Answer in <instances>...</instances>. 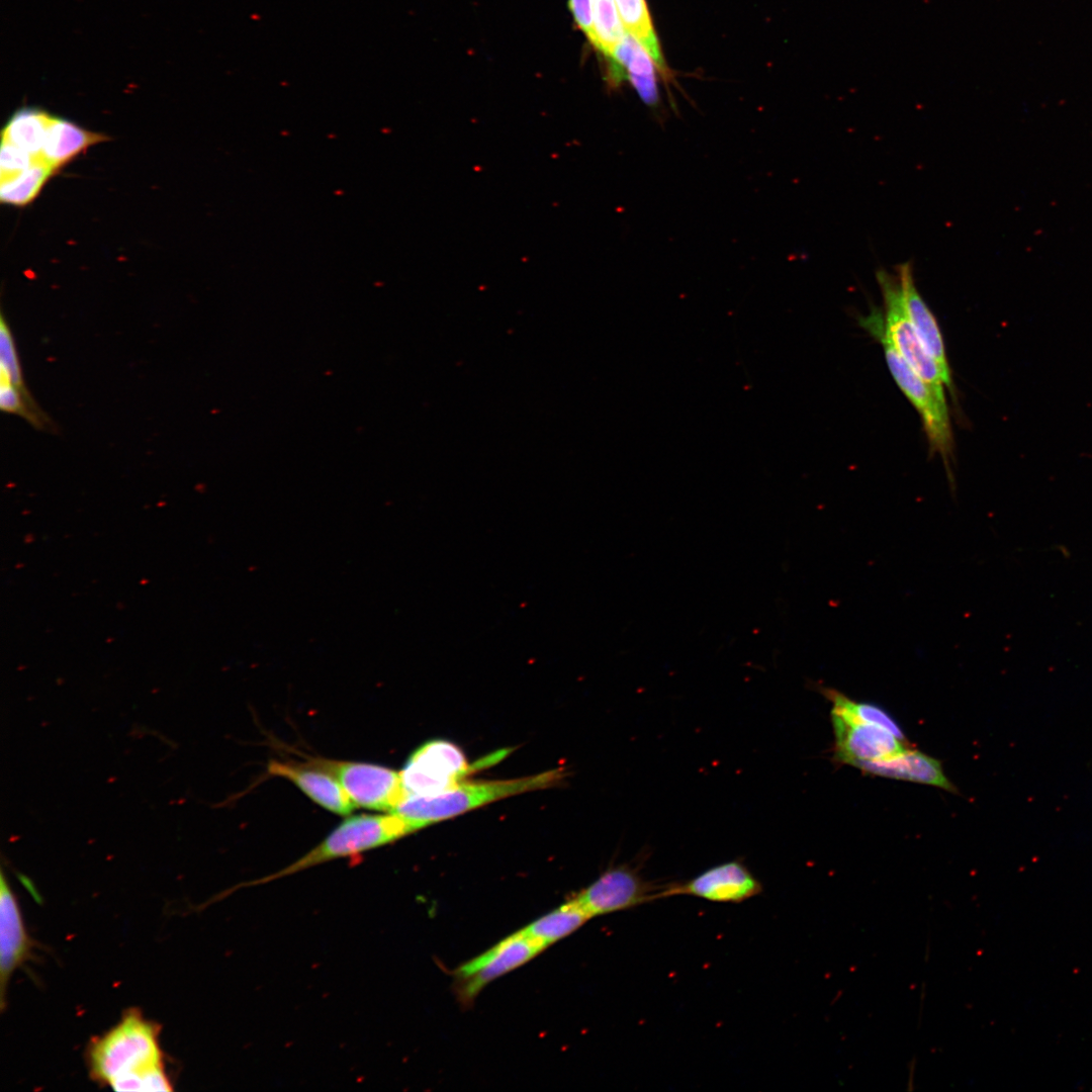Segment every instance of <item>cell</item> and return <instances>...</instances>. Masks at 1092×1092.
I'll list each match as a JSON object with an SVG mask.
<instances>
[{"label":"cell","instance_id":"6da1fadb","mask_svg":"<svg viewBox=\"0 0 1092 1092\" xmlns=\"http://www.w3.org/2000/svg\"><path fill=\"white\" fill-rule=\"evenodd\" d=\"M90 1075L122 1092H167L172 1083L160 1043V1026L138 1010L96 1037L88 1049Z\"/></svg>","mask_w":1092,"mask_h":1092},{"label":"cell","instance_id":"7a4b0ae2","mask_svg":"<svg viewBox=\"0 0 1092 1092\" xmlns=\"http://www.w3.org/2000/svg\"><path fill=\"white\" fill-rule=\"evenodd\" d=\"M563 777L562 770L556 768L519 779L460 782L435 795L410 796L391 813L406 819L420 830L500 799L550 788Z\"/></svg>","mask_w":1092,"mask_h":1092},{"label":"cell","instance_id":"3957f363","mask_svg":"<svg viewBox=\"0 0 1092 1092\" xmlns=\"http://www.w3.org/2000/svg\"><path fill=\"white\" fill-rule=\"evenodd\" d=\"M416 831L417 828L410 821L395 813L352 816L346 818L322 842L290 864L268 876L241 884L236 889L267 884L337 858L354 857Z\"/></svg>","mask_w":1092,"mask_h":1092},{"label":"cell","instance_id":"277c9868","mask_svg":"<svg viewBox=\"0 0 1092 1092\" xmlns=\"http://www.w3.org/2000/svg\"><path fill=\"white\" fill-rule=\"evenodd\" d=\"M881 322L882 312L874 309L860 324L882 344L895 382L920 416L931 452L939 454L949 473L953 441L944 389L931 385L913 371L886 339Z\"/></svg>","mask_w":1092,"mask_h":1092},{"label":"cell","instance_id":"5b68a950","mask_svg":"<svg viewBox=\"0 0 1092 1092\" xmlns=\"http://www.w3.org/2000/svg\"><path fill=\"white\" fill-rule=\"evenodd\" d=\"M542 949L522 930L505 937L479 956L461 964L452 973L458 1002L470 1007L492 981L525 965Z\"/></svg>","mask_w":1092,"mask_h":1092},{"label":"cell","instance_id":"8992f818","mask_svg":"<svg viewBox=\"0 0 1092 1092\" xmlns=\"http://www.w3.org/2000/svg\"><path fill=\"white\" fill-rule=\"evenodd\" d=\"M884 301L882 331L901 358L931 385L944 388L941 371L916 334L904 306L898 276L884 269L877 272Z\"/></svg>","mask_w":1092,"mask_h":1092},{"label":"cell","instance_id":"52a82bcc","mask_svg":"<svg viewBox=\"0 0 1092 1092\" xmlns=\"http://www.w3.org/2000/svg\"><path fill=\"white\" fill-rule=\"evenodd\" d=\"M477 767L456 744L434 739L411 754L400 775L407 797L431 796L456 786Z\"/></svg>","mask_w":1092,"mask_h":1092},{"label":"cell","instance_id":"ba28073f","mask_svg":"<svg viewBox=\"0 0 1092 1092\" xmlns=\"http://www.w3.org/2000/svg\"><path fill=\"white\" fill-rule=\"evenodd\" d=\"M313 761L339 781L356 807L391 813L407 797L400 771L367 762Z\"/></svg>","mask_w":1092,"mask_h":1092},{"label":"cell","instance_id":"9c48e42d","mask_svg":"<svg viewBox=\"0 0 1092 1092\" xmlns=\"http://www.w3.org/2000/svg\"><path fill=\"white\" fill-rule=\"evenodd\" d=\"M663 886L646 881L630 866H618L572 897L590 918L630 909L660 898Z\"/></svg>","mask_w":1092,"mask_h":1092},{"label":"cell","instance_id":"30bf717a","mask_svg":"<svg viewBox=\"0 0 1092 1092\" xmlns=\"http://www.w3.org/2000/svg\"><path fill=\"white\" fill-rule=\"evenodd\" d=\"M762 891L761 883L739 860L726 861L681 883L663 886L660 898L688 895L713 902L739 903Z\"/></svg>","mask_w":1092,"mask_h":1092},{"label":"cell","instance_id":"8fae6325","mask_svg":"<svg viewBox=\"0 0 1092 1092\" xmlns=\"http://www.w3.org/2000/svg\"><path fill=\"white\" fill-rule=\"evenodd\" d=\"M831 722L835 759L841 763L852 765L858 761L878 760L905 749V742L880 726L850 719L833 710Z\"/></svg>","mask_w":1092,"mask_h":1092},{"label":"cell","instance_id":"7c38bea8","mask_svg":"<svg viewBox=\"0 0 1092 1092\" xmlns=\"http://www.w3.org/2000/svg\"><path fill=\"white\" fill-rule=\"evenodd\" d=\"M0 884V1003L4 1010L10 978L30 958L32 941L17 899L3 872Z\"/></svg>","mask_w":1092,"mask_h":1092},{"label":"cell","instance_id":"4fadbf2b","mask_svg":"<svg viewBox=\"0 0 1092 1092\" xmlns=\"http://www.w3.org/2000/svg\"><path fill=\"white\" fill-rule=\"evenodd\" d=\"M268 774L290 781L310 800L326 810L347 816L356 807L339 781L313 760L300 763L271 760Z\"/></svg>","mask_w":1092,"mask_h":1092},{"label":"cell","instance_id":"5bb4252c","mask_svg":"<svg viewBox=\"0 0 1092 1092\" xmlns=\"http://www.w3.org/2000/svg\"><path fill=\"white\" fill-rule=\"evenodd\" d=\"M897 276L900 281L906 313L924 348L938 365L944 385L953 394L952 379L943 338L934 314L916 287L910 262H904L897 267Z\"/></svg>","mask_w":1092,"mask_h":1092},{"label":"cell","instance_id":"9a60e30c","mask_svg":"<svg viewBox=\"0 0 1092 1092\" xmlns=\"http://www.w3.org/2000/svg\"><path fill=\"white\" fill-rule=\"evenodd\" d=\"M868 775L903 780L941 788L957 793L954 785L946 778L941 763L917 750L903 751L878 760L858 761L852 764Z\"/></svg>","mask_w":1092,"mask_h":1092},{"label":"cell","instance_id":"2e32d148","mask_svg":"<svg viewBox=\"0 0 1092 1092\" xmlns=\"http://www.w3.org/2000/svg\"><path fill=\"white\" fill-rule=\"evenodd\" d=\"M610 59V83L617 86L628 77L641 99L649 106H656L658 91L653 60L637 39L626 32Z\"/></svg>","mask_w":1092,"mask_h":1092},{"label":"cell","instance_id":"e0dca14e","mask_svg":"<svg viewBox=\"0 0 1092 1092\" xmlns=\"http://www.w3.org/2000/svg\"><path fill=\"white\" fill-rule=\"evenodd\" d=\"M105 140L106 136L103 134L89 131L72 121L53 116L40 159L56 171L90 146Z\"/></svg>","mask_w":1092,"mask_h":1092},{"label":"cell","instance_id":"ac0fdd59","mask_svg":"<svg viewBox=\"0 0 1092 1092\" xmlns=\"http://www.w3.org/2000/svg\"><path fill=\"white\" fill-rule=\"evenodd\" d=\"M590 917L570 898L521 929L542 950L580 928Z\"/></svg>","mask_w":1092,"mask_h":1092},{"label":"cell","instance_id":"d6986e66","mask_svg":"<svg viewBox=\"0 0 1092 1092\" xmlns=\"http://www.w3.org/2000/svg\"><path fill=\"white\" fill-rule=\"evenodd\" d=\"M53 119L48 112L25 107L16 111L2 130V141L14 144L40 158L47 132Z\"/></svg>","mask_w":1092,"mask_h":1092},{"label":"cell","instance_id":"ffe728a7","mask_svg":"<svg viewBox=\"0 0 1092 1092\" xmlns=\"http://www.w3.org/2000/svg\"><path fill=\"white\" fill-rule=\"evenodd\" d=\"M625 30L646 50L657 68L665 74L666 67L645 0H614Z\"/></svg>","mask_w":1092,"mask_h":1092},{"label":"cell","instance_id":"44dd1931","mask_svg":"<svg viewBox=\"0 0 1092 1092\" xmlns=\"http://www.w3.org/2000/svg\"><path fill=\"white\" fill-rule=\"evenodd\" d=\"M54 170L40 158L27 170L1 179L0 200L3 203L23 206L39 193Z\"/></svg>","mask_w":1092,"mask_h":1092},{"label":"cell","instance_id":"7402d4cb","mask_svg":"<svg viewBox=\"0 0 1092 1092\" xmlns=\"http://www.w3.org/2000/svg\"><path fill=\"white\" fill-rule=\"evenodd\" d=\"M820 692L832 703V710L853 720L880 726L898 739L906 742L905 735L896 721L882 708L869 703L855 702L838 691L822 688Z\"/></svg>","mask_w":1092,"mask_h":1092},{"label":"cell","instance_id":"603a6c76","mask_svg":"<svg viewBox=\"0 0 1092 1092\" xmlns=\"http://www.w3.org/2000/svg\"><path fill=\"white\" fill-rule=\"evenodd\" d=\"M594 38L592 43L608 58L625 37L626 30L614 0H593Z\"/></svg>","mask_w":1092,"mask_h":1092},{"label":"cell","instance_id":"cb8c5ba5","mask_svg":"<svg viewBox=\"0 0 1092 1092\" xmlns=\"http://www.w3.org/2000/svg\"><path fill=\"white\" fill-rule=\"evenodd\" d=\"M0 374L6 375L22 394L28 405L39 416L49 419L25 386L20 363L9 325L1 314L0 321Z\"/></svg>","mask_w":1092,"mask_h":1092},{"label":"cell","instance_id":"d4e9b609","mask_svg":"<svg viewBox=\"0 0 1092 1092\" xmlns=\"http://www.w3.org/2000/svg\"><path fill=\"white\" fill-rule=\"evenodd\" d=\"M0 408L7 414L17 415L27 421L35 429L50 428L51 421L35 413L25 401L22 394L12 384L10 379L0 374Z\"/></svg>","mask_w":1092,"mask_h":1092},{"label":"cell","instance_id":"484cf974","mask_svg":"<svg viewBox=\"0 0 1092 1092\" xmlns=\"http://www.w3.org/2000/svg\"><path fill=\"white\" fill-rule=\"evenodd\" d=\"M39 158L34 157L22 148L6 141L1 142L0 152V177L1 179L16 175L27 170Z\"/></svg>","mask_w":1092,"mask_h":1092},{"label":"cell","instance_id":"4316f807","mask_svg":"<svg viewBox=\"0 0 1092 1092\" xmlns=\"http://www.w3.org/2000/svg\"><path fill=\"white\" fill-rule=\"evenodd\" d=\"M568 6L572 12L576 25L585 33L592 42L594 38L593 0H569Z\"/></svg>","mask_w":1092,"mask_h":1092}]
</instances>
